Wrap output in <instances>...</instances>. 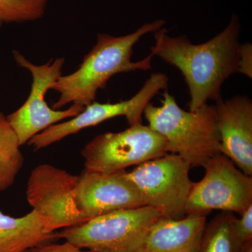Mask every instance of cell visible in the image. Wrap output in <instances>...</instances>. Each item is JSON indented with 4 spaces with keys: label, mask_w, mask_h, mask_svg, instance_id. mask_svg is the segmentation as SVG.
<instances>
[{
    "label": "cell",
    "mask_w": 252,
    "mask_h": 252,
    "mask_svg": "<svg viewBox=\"0 0 252 252\" xmlns=\"http://www.w3.org/2000/svg\"><path fill=\"white\" fill-rule=\"evenodd\" d=\"M240 34L235 14L221 32L203 44H193L185 35L169 36L165 28L154 32L151 54L182 73L190 94V112L198 110L210 99H222L223 83L238 73Z\"/></svg>",
    "instance_id": "cell-1"
},
{
    "label": "cell",
    "mask_w": 252,
    "mask_h": 252,
    "mask_svg": "<svg viewBox=\"0 0 252 252\" xmlns=\"http://www.w3.org/2000/svg\"><path fill=\"white\" fill-rule=\"evenodd\" d=\"M165 23L164 20L146 23L127 35L97 34L95 45L84 56L77 70L61 76L53 86V90L60 94L53 109L59 110L68 104L85 107L95 101L98 91L105 89L113 76L152 69L153 54L133 62V48L142 36L158 31Z\"/></svg>",
    "instance_id": "cell-2"
},
{
    "label": "cell",
    "mask_w": 252,
    "mask_h": 252,
    "mask_svg": "<svg viewBox=\"0 0 252 252\" xmlns=\"http://www.w3.org/2000/svg\"><path fill=\"white\" fill-rule=\"evenodd\" d=\"M161 106L149 103L144 116L149 126L167 142L168 153L182 158L191 167H203L220 153L215 105L203 104L195 112L185 111L165 90Z\"/></svg>",
    "instance_id": "cell-3"
},
{
    "label": "cell",
    "mask_w": 252,
    "mask_h": 252,
    "mask_svg": "<svg viewBox=\"0 0 252 252\" xmlns=\"http://www.w3.org/2000/svg\"><path fill=\"white\" fill-rule=\"evenodd\" d=\"M160 217L149 206L118 210L63 228L56 235L94 252H146L149 230Z\"/></svg>",
    "instance_id": "cell-4"
},
{
    "label": "cell",
    "mask_w": 252,
    "mask_h": 252,
    "mask_svg": "<svg viewBox=\"0 0 252 252\" xmlns=\"http://www.w3.org/2000/svg\"><path fill=\"white\" fill-rule=\"evenodd\" d=\"M190 166L176 154L167 153L137 165L127 172L143 199L164 218L185 217V208L193 182L189 177Z\"/></svg>",
    "instance_id": "cell-5"
},
{
    "label": "cell",
    "mask_w": 252,
    "mask_h": 252,
    "mask_svg": "<svg viewBox=\"0 0 252 252\" xmlns=\"http://www.w3.org/2000/svg\"><path fill=\"white\" fill-rule=\"evenodd\" d=\"M167 153L166 140L141 123L96 136L81 151L85 168L104 173L124 171Z\"/></svg>",
    "instance_id": "cell-6"
},
{
    "label": "cell",
    "mask_w": 252,
    "mask_h": 252,
    "mask_svg": "<svg viewBox=\"0 0 252 252\" xmlns=\"http://www.w3.org/2000/svg\"><path fill=\"white\" fill-rule=\"evenodd\" d=\"M205 172L194 182L185 213L207 217L214 210L241 215L252 205V177L245 175L234 162L222 154L204 165Z\"/></svg>",
    "instance_id": "cell-7"
},
{
    "label": "cell",
    "mask_w": 252,
    "mask_h": 252,
    "mask_svg": "<svg viewBox=\"0 0 252 252\" xmlns=\"http://www.w3.org/2000/svg\"><path fill=\"white\" fill-rule=\"evenodd\" d=\"M15 61L19 67L31 72L32 84L28 99L17 110L6 117L21 146L50 126L66 119H72L84 110L81 106L72 104L64 110L49 107L45 100L46 93L62 76L63 58L50 61L41 65L33 64L18 51H13Z\"/></svg>",
    "instance_id": "cell-8"
},
{
    "label": "cell",
    "mask_w": 252,
    "mask_h": 252,
    "mask_svg": "<svg viewBox=\"0 0 252 252\" xmlns=\"http://www.w3.org/2000/svg\"><path fill=\"white\" fill-rule=\"evenodd\" d=\"M77 182L78 175L49 163L40 164L32 170L26 197L49 233L86 221L74 201Z\"/></svg>",
    "instance_id": "cell-9"
},
{
    "label": "cell",
    "mask_w": 252,
    "mask_h": 252,
    "mask_svg": "<svg viewBox=\"0 0 252 252\" xmlns=\"http://www.w3.org/2000/svg\"><path fill=\"white\" fill-rule=\"evenodd\" d=\"M168 81V77L164 73H153L130 99L117 103H99L94 101L76 117L50 126L34 136L28 142V145L34 151L40 150L83 129L118 117H126L130 126L140 124L144 109L160 91L167 90Z\"/></svg>",
    "instance_id": "cell-10"
},
{
    "label": "cell",
    "mask_w": 252,
    "mask_h": 252,
    "mask_svg": "<svg viewBox=\"0 0 252 252\" xmlns=\"http://www.w3.org/2000/svg\"><path fill=\"white\" fill-rule=\"evenodd\" d=\"M74 198L86 221L118 210L146 206L126 170L104 173L84 168L78 175Z\"/></svg>",
    "instance_id": "cell-11"
},
{
    "label": "cell",
    "mask_w": 252,
    "mask_h": 252,
    "mask_svg": "<svg viewBox=\"0 0 252 252\" xmlns=\"http://www.w3.org/2000/svg\"><path fill=\"white\" fill-rule=\"evenodd\" d=\"M220 153L229 158L245 175L252 177V101L235 95L216 102Z\"/></svg>",
    "instance_id": "cell-12"
},
{
    "label": "cell",
    "mask_w": 252,
    "mask_h": 252,
    "mask_svg": "<svg viewBox=\"0 0 252 252\" xmlns=\"http://www.w3.org/2000/svg\"><path fill=\"white\" fill-rule=\"evenodd\" d=\"M206 223L204 216L160 217L149 230L146 252H197Z\"/></svg>",
    "instance_id": "cell-13"
},
{
    "label": "cell",
    "mask_w": 252,
    "mask_h": 252,
    "mask_svg": "<svg viewBox=\"0 0 252 252\" xmlns=\"http://www.w3.org/2000/svg\"><path fill=\"white\" fill-rule=\"evenodd\" d=\"M49 233L34 210L25 216L13 217L0 211V252H21L57 238Z\"/></svg>",
    "instance_id": "cell-14"
},
{
    "label": "cell",
    "mask_w": 252,
    "mask_h": 252,
    "mask_svg": "<svg viewBox=\"0 0 252 252\" xmlns=\"http://www.w3.org/2000/svg\"><path fill=\"white\" fill-rule=\"evenodd\" d=\"M18 137L6 117L0 112V192L14 184L24 164V157Z\"/></svg>",
    "instance_id": "cell-15"
},
{
    "label": "cell",
    "mask_w": 252,
    "mask_h": 252,
    "mask_svg": "<svg viewBox=\"0 0 252 252\" xmlns=\"http://www.w3.org/2000/svg\"><path fill=\"white\" fill-rule=\"evenodd\" d=\"M235 215L221 212L206 223L197 252H239L242 244L235 234Z\"/></svg>",
    "instance_id": "cell-16"
},
{
    "label": "cell",
    "mask_w": 252,
    "mask_h": 252,
    "mask_svg": "<svg viewBox=\"0 0 252 252\" xmlns=\"http://www.w3.org/2000/svg\"><path fill=\"white\" fill-rule=\"evenodd\" d=\"M49 0H0V28L4 24L42 17Z\"/></svg>",
    "instance_id": "cell-17"
},
{
    "label": "cell",
    "mask_w": 252,
    "mask_h": 252,
    "mask_svg": "<svg viewBox=\"0 0 252 252\" xmlns=\"http://www.w3.org/2000/svg\"><path fill=\"white\" fill-rule=\"evenodd\" d=\"M240 216L239 219L235 217L233 228L238 241L243 244L252 239V205L248 207Z\"/></svg>",
    "instance_id": "cell-18"
},
{
    "label": "cell",
    "mask_w": 252,
    "mask_h": 252,
    "mask_svg": "<svg viewBox=\"0 0 252 252\" xmlns=\"http://www.w3.org/2000/svg\"><path fill=\"white\" fill-rule=\"evenodd\" d=\"M21 252H94L84 250L70 243L64 241L63 243H46L26 249Z\"/></svg>",
    "instance_id": "cell-19"
},
{
    "label": "cell",
    "mask_w": 252,
    "mask_h": 252,
    "mask_svg": "<svg viewBox=\"0 0 252 252\" xmlns=\"http://www.w3.org/2000/svg\"><path fill=\"white\" fill-rule=\"evenodd\" d=\"M238 73L252 78V45L250 43L240 44L239 48Z\"/></svg>",
    "instance_id": "cell-20"
},
{
    "label": "cell",
    "mask_w": 252,
    "mask_h": 252,
    "mask_svg": "<svg viewBox=\"0 0 252 252\" xmlns=\"http://www.w3.org/2000/svg\"><path fill=\"white\" fill-rule=\"evenodd\" d=\"M239 252H252V239L242 244Z\"/></svg>",
    "instance_id": "cell-21"
}]
</instances>
